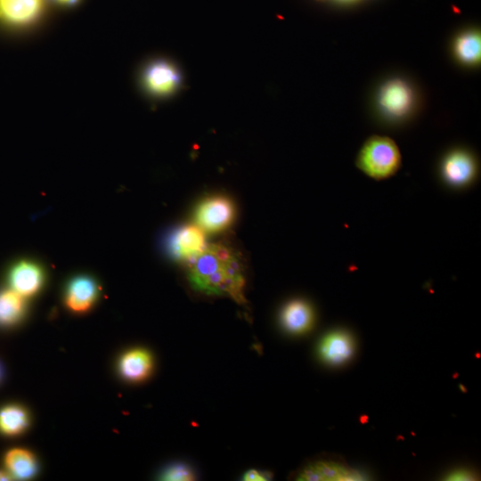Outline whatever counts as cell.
I'll return each mask as SVG.
<instances>
[{"instance_id": "277c9868", "label": "cell", "mask_w": 481, "mask_h": 481, "mask_svg": "<svg viewBox=\"0 0 481 481\" xmlns=\"http://www.w3.org/2000/svg\"><path fill=\"white\" fill-rule=\"evenodd\" d=\"M194 216L200 229L209 232H217L232 224L234 207L232 202L224 196H211L199 203Z\"/></svg>"}, {"instance_id": "3957f363", "label": "cell", "mask_w": 481, "mask_h": 481, "mask_svg": "<svg viewBox=\"0 0 481 481\" xmlns=\"http://www.w3.org/2000/svg\"><path fill=\"white\" fill-rule=\"evenodd\" d=\"M45 279L44 265L32 258H21L13 262L7 273L10 289L24 298L37 294L43 289Z\"/></svg>"}, {"instance_id": "d4e9b609", "label": "cell", "mask_w": 481, "mask_h": 481, "mask_svg": "<svg viewBox=\"0 0 481 481\" xmlns=\"http://www.w3.org/2000/svg\"><path fill=\"white\" fill-rule=\"evenodd\" d=\"M340 1H352V0H340Z\"/></svg>"}, {"instance_id": "6da1fadb", "label": "cell", "mask_w": 481, "mask_h": 481, "mask_svg": "<svg viewBox=\"0 0 481 481\" xmlns=\"http://www.w3.org/2000/svg\"><path fill=\"white\" fill-rule=\"evenodd\" d=\"M188 278L194 289L209 295H226L239 304L246 302L245 279L240 261L230 248L207 245L190 261Z\"/></svg>"}, {"instance_id": "5b68a950", "label": "cell", "mask_w": 481, "mask_h": 481, "mask_svg": "<svg viewBox=\"0 0 481 481\" xmlns=\"http://www.w3.org/2000/svg\"><path fill=\"white\" fill-rule=\"evenodd\" d=\"M96 280L87 274H77L70 278L64 289V303L68 309L76 314L88 312L100 295Z\"/></svg>"}, {"instance_id": "7402d4cb", "label": "cell", "mask_w": 481, "mask_h": 481, "mask_svg": "<svg viewBox=\"0 0 481 481\" xmlns=\"http://www.w3.org/2000/svg\"><path fill=\"white\" fill-rule=\"evenodd\" d=\"M56 3H59L61 4L64 5H74L76 4L79 0H53Z\"/></svg>"}, {"instance_id": "2e32d148", "label": "cell", "mask_w": 481, "mask_h": 481, "mask_svg": "<svg viewBox=\"0 0 481 481\" xmlns=\"http://www.w3.org/2000/svg\"><path fill=\"white\" fill-rule=\"evenodd\" d=\"M25 298L12 289L0 290V325L11 326L19 322L25 315Z\"/></svg>"}, {"instance_id": "8fae6325", "label": "cell", "mask_w": 481, "mask_h": 481, "mask_svg": "<svg viewBox=\"0 0 481 481\" xmlns=\"http://www.w3.org/2000/svg\"><path fill=\"white\" fill-rule=\"evenodd\" d=\"M151 355L144 349H133L125 353L118 363L121 376L133 382L145 379L151 372Z\"/></svg>"}, {"instance_id": "cb8c5ba5", "label": "cell", "mask_w": 481, "mask_h": 481, "mask_svg": "<svg viewBox=\"0 0 481 481\" xmlns=\"http://www.w3.org/2000/svg\"><path fill=\"white\" fill-rule=\"evenodd\" d=\"M1 374H2V371H1V367H0V378H1Z\"/></svg>"}, {"instance_id": "7c38bea8", "label": "cell", "mask_w": 481, "mask_h": 481, "mask_svg": "<svg viewBox=\"0 0 481 481\" xmlns=\"http://www.w3.org/2000/svg\"><path fill=\"white\" fill-rule=\"evenodd\" d=\"M354 341L344 331L332 332L322 338L319 354L323 361L332 364L342 363L353 354Z\"/></svg>"}, {"instance_id": "603a6c76", "label": "cell", "mask_w": 481, "mask_h": 481, "mask_svg": "<svg viewBox=\"0 0 481 481\" xmlns=\"http://www.w3.org/2000/svg\"><path fill=\"white\" fill-rule=\"evenodd\" d=\"M11 478V476L8 475L7 473L5 472H2L0 471V480H8Z\"/></svg>"}, {"instance_id": "44dd1931", "label": "cell", "mask_w": 481, "mask_h": 481, "mask_svg": "<svg viewBox=\"0 0 481 481\" xmlns=\"http://www.w3.org/2000/svg\"><path fill=\"white\" fill-rule=\"evenodd\" d=\"M472 475L466 471V470H460V471H455L453 473H452L449 477H448V480H470V479H473L472 478Z\"/></svg>"}, {"instance_id": "ffe728a7", "label": "cell", "mask_w": 481, "mask_h": 481, "mask_svg": "<svg viewBox=\"0 0 481 481\" xmlns=\"http://www.w3.org/2000/svg\"><path fill=\"white\" fill-rule=\"evenodd\" d=\"M269 478L270 475L268 473L256 469L248 470L243 476V480L246 481H264L268 480Z\"/></svg>"}, {"instance_id": "4fadbf2b", "label": "cell", "mask_w": 481, "mask_h": 481, "mask_svg": "<svg viewBox=\"0 0 481 481\" xmlns=\"http://www.w3.org/2000/svg\"><path fill=\"white\" fill-rule=\"evenodd\" d=\"M43 8V0H0V15L8 22L25 25L34 21Z\"/></svg>"}, {"instance_id": "7a4b0ae2", "label": "cell", "mask_w": 481, "mask_h": 481, "mask_svg": "<svg viewBox=\"0 0 481 481\" xmlns=\"http://www.w3.org/2000/svg\"><path fill=\"white\" fill-rule=\"evenodd\" d=\"M400 164L401 154L397 145L386 136L370 137L356 158L358 168L377 180L393 175L399 169Z\"/></svg>"}, {"instance_id": "5bb4252c", "label": "cell", "mask_w": 481, "mask_h": 481, "mask_svg": "<svg viewBox=\"0 0 481 481\" xmlns=\"http://www.w3.org/2000/svg\"><path fill=\"white\" fill-rule=\"evenodd\" d=\"M314 321L311 306L303 300H293L287 304L281 313L284 328L291 333L301 334L307 331Z\"/></svg>"}, {"instance_id": "e0dca14e", "label": "cell", "mask_w": 481, "mask_h": 481, "mask_svg": "<svg viewBox=\"0 0 481 481\" xmlns=\"http://www.w3.org/2000/svg\"><path fill=\"white\" fill-rule=\"evenodd\" d=\"M4 462L12 476L20 479L34 477L38 469L35 456L25 449L9 451L5 455Z\"/></svg>"}, {"instance_id": "9a60e30c", "label": "cell", "mask_w": 481, "mask_h": 481, "mask_svg": "<svg viewBox=\"0 0 481 481\" xmlns=\"http://www.w3.org/2000/svg\"><path fill=\"white\" fill-rule=\"evenodd\" d=\"M456 59L465 65L476 66L480 62L481 37L477 30H468L457 36L453 42Z\"/></svg>"}, {"instance_id": "30bf717a", "label": "cell", "mask_w": 481, "mask_h": 481, "mask_svg": "<svg viewBox=\"0 0 481 481\" xmlns=\"http://www.w3.org/2000/svg\"><path fill=\"white\" fill-rule=\"evenodd\" d=\"M305 481H353L362 480L356 471L335 462L320 461L307 466L298 476Z\"/></svg>"}, {"instance_id": "d6986e66", "label": "cell", "mask_w": 481, "mask_h": 481, "mask_svg": "<svg viewBox=\"0 0 481 481\" xmlns=\"http://www.w3.org/2000/svg\"><path fill=\"white\" fill-rule=\"evenodd\" d=\"M162 480L167 481H190L195 477L190 467L176 463L168 466L160 476Z\"/></svg>"}, {"instance_id": "52a82bcc", "label": "cell", "mask_w": 481, "mask_h": 481, "mask_svg": "<svg viewBox=\"0 0 481 481\" xmlns=\"http://www.w3.org/2000/svg\"><path fill=\"white\" fill-rule=\"evenodd\" d=\"M206 246L203 230L196 225H184L177 229L167 241L170 255L183 261H192Z\"/></svg>"}, {"instance_id": "ba28073f", "label": "cell", "mask_w": 481, "mask_h": 481, "mask_svg": "<svg viewBox=\"0 0 481 481\" xmlns=\"http://www.w3.org/2000/svg\"><path fill=\"white\" fill-rule=\"evenodd\" d=\"M180 74L176 68L167 61H155L148 65L143 73L146 88L154 95L172 94L179 86Z\"/></svg>"}, {"instance_id": "8992f818", "label": "cell", "mask_w": 481, "mask_h": 481, "mask_svg": "<svg viewBox=\"0 0 481 481\" xmlns=\"http://www.w3.org/2000/svg\"><path fill=\"white\" fill-rule=\"evenodd\" d=\"M379 104L390 118L404 117L413 104L412 89L401 78L387 81L379 92Z\"/></svg>"}, {"instance_id": "9c48e42d", "label": "cell", "mask_w": 481, "mask_h": 481, "mask_svg": "<svg viewBox=\"0 0 481 481\" xmlns=\"http://www.w3.org/2000/svg\"><path fill=\"white\" fill-rule=\"evenodd\" d=\"M477 165L473 156L463 150L450 152L443 160L442 175L453 186L469 183L476 175Z\"/></svg>"}, {"instance_id": "ac0fdd59", "label": "cell", "mask_w": 481, "mask_h": 481, "mask_svg": "<svg viewBox=\"0 0 481 481\" xmlns=\"http://www.w3.org/2000/svg\"><path fill=\"white\" fill-rule=\"evenodd\" d=\"M29 414L18 405H9L0 411V431L5 435H18L29 425Z\"/></svg>"}]
</instances>
